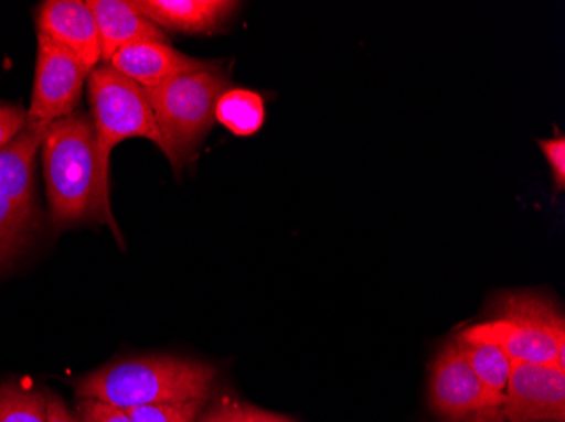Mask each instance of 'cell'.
Segmentation results:
<instances>
[{
  "instance_id": "obj_15",
  "label": "cell",
  "mask_w": 565,
  "mask_h": 422,
  "mask_svg": "<svg viewBox=\"0 0 565 422\" xmlns=\"http://www.w3.org/2000/svg\"><path fill=\"white\" fill-rule=\"evenodd\" d=\"M456 347L459 348L466 361L471 365L482 383L497 392L504 393L513 361L500 347L493 343L462 338H457Z\"/></svg>"
},
{
  "instance_id": "obj_23",
  "label": "cell",
  "mask_w": 565,
  "mask_h": 422,
  "mask_svg": "<svg viewBox=\"0 0 565 422\" xmlns=\"http://www.w3.org/2000/svg\"><path fill=\"white\" fill-rule=\"evenodd\" d=\"M200 422H256V409L227 401L212 409Z\"/></svg>"
},
{
  "instance_id": "obj_1",
  "label": "cell",
  "mask_w": 565,
  "mask_h": 422,
  "mask_svg": "<svg viewBox=\"0 0 565 422\" xmlns=\"http://www.w3.org/2000/svg\"><path fill=\"white\" fill-rule=\"evenodd\" d=\"M41 154L53 224L72 227L106 221L116 230L110 190L102 181L98 166L92 117L76 110L51 123L44 132Z\"/></svg>"
},
{
  "instance_id": "obj_13",
  "label": "cell",
  "mask_w": 565,
  "mask_h": 422,
  "mask_svg": "<svg viewBox=\"0 0 565 422\" xmlns=\"http://www.w3.org/2000/svg\"><path fill=\"white\" fill-rule=\"evenodd\" d=\"M41 127L28 126L0 148V195L25 208H33L34 161L43 145Z\"/></svg>"
},
{
  "instance_id": "obj_6",
  "label": "cell",
  "mask_w": 565,
  "mask_h": 422,
  "mask_svg": "<svg viewBox=\"0 0 565 422\" xmlns=\"http://www.w3.org/2000/svg\"><path fill=\"white\" fill-rule=\"evenodd\" d=\"M504 396L482 383L471 365L456 347L447 343L431 365L428 401L443 418L459 421L475 412L490 411L503 405Z\"/></svg>"
},
{
  "instance_id": "obj_2",
  "label": "cell",
  "mask_w": 565,
  "mask_h": 422,
  "mask_svg": "<svg viewBox=\"0 0 565 422\" xmlns=\"http://www.w3.org/2000/svg\"><path fill=\"white\" fill-rule=\"evenodd\" d=\"M215 368L178 357H149L117 361L76 383V396L114 408H141L163 402L207 401Z\"/></svg>"
},
{
  "instance_id": "obj_4",
  "label": "cell",
  "mask_w": 565,
  "mask_h": 422,
  "mask_svg": "<svg viewBox=\"0 0 565 422\" xmlns=\"http://www.w3.org/2000/svg\"><path fill=\"white\" fill-rule=\"evenodd\" d=\"M87 87L98 166L102 181L109 188L110 154L119 142L148 139L161 151H164V142L141 85L129 80L113 66L102 65L92 69Z\"/></svg>"
},
{
  "instance_id": "obj_9",
  "label": "cell",
  "mask_w": 565,
  "mask_h": 422,
  "mask_svg": "<svg viewBox=\"0 0 565 422\" xmlns=\"http://www.w3.org/2000/svg\"><path fill=\"white\" fill-rule=\"evenodd\" d=\"M38 33L65 47L88 73L102 62L97 22L87 2L47 0L38 14Z\"/></svg>"
},
{
  "instance_id": "obj_25",
  "label": "cell",
  "mask_w": 565,
  "mask_h": 422,
  "mask_svg": "<svg viewBox=\"0 0 565 422\" xmlns=\"http://www.w3.org/2000/svg\"><path fill=\"white\" fill-rule=\"evenodd\" d=\"M256 422H291L281 415L271 414V412L256 411Z\"/></svg>"
},
{
  "instance_id": "obj_3",
  "label": "cell",
  "mask_w": 565,
  "mask_h": 422,
  "mask_svg": "<svg viewBox=\"0 0 565 422\" xmlns=\"http://www.w3.org/2000/svg\"><path fill=\"white\" fill-rule=\"evenodd\" d=\"M228 88L231 82L218 65L145 88L174 173L195 158L214 127L218 97Z\"/></svg>"
},
{
  "instance_id": "obj_14",
  "label": "cell",
  "mask_w": 565,
  "mask_h": 422,
  "mask_svg": "<svg viewBox=\"0 0 565 422\" xmlns=\"http://www.w3.org/2000/svg\"><path fill=\"white\" fill-rule=\"evenodd\" d=\"M265 119L262 95L246 88H228L215 105V120L239 138H249L259 132Z\"/></svg>"
},
{
  "instance_id": "obj_22",
  "label": "cell",
  "mask_w": 565,
  "mask_h": 422,
  "mask_svg": "<svg viewBox=\"0 0 565 422\" xmlns=\"http://www.w3.org/2000/svg\"><path fill=\"white\" fill-rule=\"evenodd\" d=\"M78 411H81L82 422H131L124 409L114 408L95 399H81Z\"/></svg>"
},
{
  "instance_id": "obj_10",
  "label": "cell",
  "mask_w": 565,
  "mask_h": 422,
  "mask_svg": "<svg viewBox=\"0 0 565 422\" xmlns=\"http://www.w3.org/2000/svg\"><path fill=\"white\" fill-rule=\"evenodd\" d=\"M107 65L142 88H151L171 80L174 76L212 68L217 63L183 55L168 43L145 41L117 51Z\"/></svg>"
},
{
  "instance_id": "obj_17",
  "label": "cell",
  "mask_w": 565,
  "mask_h": 422,
  "mask_svg": "<svg viewBox=\"0 0 565 422\" xmlns=\"http://www.w3.org/2000/svg\"><path fill=\"white\" fill-rule=\"evenodd\" d=\"M33 208L0 195V266L14 259L30 239Z\"/></svg>"
},
{
  "instance_id": "obj_18",
  "label": "cell",
  "mask_w": 565,
  "mask_h": 422,
  "mask_svg": "<svg viewBox=\"0 0 565 422\" xmlns=\"http://www.w3.org/2000/svg\"><path fill=\"white\" fill-rule=\"evenodd\" d=\"M0 422H46V398L18 383L0 386Z\"/></svg>"
},
{
  "instance_id": "obj_19",
  "label": "cell",
  "mask_w": 565,
  "mask_h": 422,
  "mask_svg": "<svg viewBox=\"0 0 565 422\" xmlns=\"http://www.w3.org/2000/svg\"><path fill=\"white\" fill-rule=\"evenodd\" d=\"M205 401L163 402L127 409L131 422H195Z\"/></svg>"
},
{
  "instance_id": "obj_5",
  "label": "cell",
  "mask_w": 565,
  "mask_h": 422,
  "mask_svg": "<svg viewBox=\"0 0 565 422\" xmlns=\"http://www.w3.org/2000/svg\"><path fill=\"white\" fill-rule=\"evenodd\" d=\"M88 75L68 50L38 33L36 76L28 123L47 129L76 112Z\"/></svg>"
},
{
  "instance_id": "obj_24",
  "label": "cell",
  "mask_w": 565,
  "mask_h": 422,
  "mask_svg": "<svg viewBox=\"0 0 565 422\" xmlns=\"http://www.w3.org/2000/svg\"><path fill=\"white\" fill-rule=\"evenodd\" d=\"M46 422H82L66 409L58 396L46 398Z\"/></svg>"
},
{
  "instance_id": "obj_11",
  "label": "cell",
  "mask_w": 565,
  "mask_h": 422,
  "mask_svg": "<svg viewBox=\"0 0 565 422\" xmlns=\"http://www.w3.org/2000/svg\"><path fill=\"white\" fill-rule=\"evenodd\" d=\"M132 4L161 30L190 34L214 33L241 6L228 0H135Z\"/></svg>"
},
{
  "instance_id": "obj_21",
  "label": "cell",
  "mask_w": 565,
  "mask_h": 422,
  "mask_svg": "<svg viewBox=\"0 0 565 422\" xmlns=\"http://www.w3.org/2000/svg\"><path fill=\"white\" fill-rule=\"evenodd\" d=\"M28 126V112L21 105L0 101V148L15 138Z\"/></svg>"
},
{
  "instance_id": "obj_20",
  "label": "cell",
  "mask_w": 565,
  "mask_h": 422,
  "mask_svg": "<svg viewBox=\"0 0 565 422\" xmlns=\"http://www.w3.org/2000/svg\"><path fill=\"white\" fill-rule=\"evenodd\" d=\"M539 148L544 152L545 160L552 171V180L557 192L565 188V138L562 134L551 139H541Z\"/></svg>"
},
{
  "instance_id": "obj_7",
  "label": "cell",
  "mask_w": 565,
  "mask_h": 422,
  "mask_svg": "<svg viewBox=\"0 0 565 422\" xmlns=\"http://www.w3.org/2000/svg\"><path fill=\"white\" fill-rule=\"evenodd\" d=\"M504 390L508 422L565 421V370L555 365L513 361Z\"/></svg>"
},
{
  "instance_id": "obj_16",
  "label": "cell",
  "mask_w": 565,
  "mask_h": 422,
  "mask_svg": "<svg viewBox=\"0 0 565 422\" xmlns=\"http://www.w3.org/2000/svg\"><path fill=\"white\" fill-rule=\"evenodd\" d=\"M498 318L525 320L565 335V322L552 301L532 293L504 294L497 303Z\"/></svg>"
},
{
  "instance_id": "obj_8",
  "label": "cell",
  "mask_w": 565,
  "mask_h": 422,
  "mask_svg": "<svg viewBox=\"0 0 565 422\" xmlns=\"http://www.w3.org/2000/svg\"><path fill=\"white\" fill-rule=\"evenodd\" d=\"M459 338L493 343L511 361L555 365L565 370V335L525 320L497 318L459 333Z\"/></svg>"
},
{
  "instance_id": "obj_12",
  "label": "cell",
  "mask_w": 565,
  "mask_h": 422,
  "mask_svg": "<svg viewBox=\"0 0 565 422\" xmlns=\"http://www.w3.org/2000/svg\"><path fill=\"white\" fill-rule=\"evenodd\" d=\"M100 37L102 62H110L117 51L145 41L168 43L167 34L127 0H90Z\"/></svg>"
}]
</instances>
